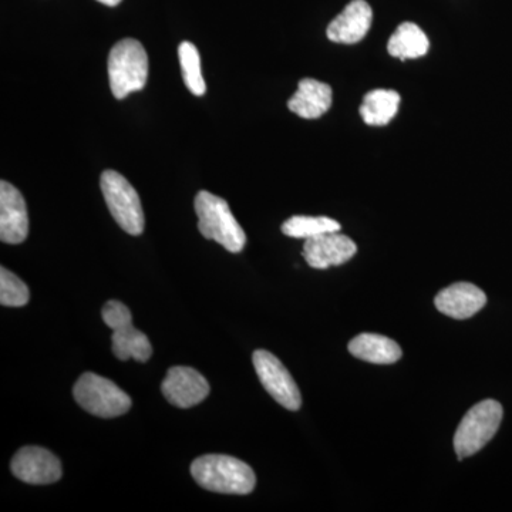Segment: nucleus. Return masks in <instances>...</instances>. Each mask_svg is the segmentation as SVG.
Here are the masks:
<instances>
[{
  "instance_id": "obj_1",
  "label": "nucleus",
  "mask_w": 512,
  "mask_h": 512,
  "mask_svg": "<svg viewBox=\"0 0 512 512\" xmlns=\"http://www.w3.org/2000/svg\"><path fill=\"white\" fill-rule=\"evenodd\" d=\"M191 474L200 487L212 493L245 495L256 484L254 470L244 461L224 454H208L191 464Z\"/></svg>"
},
{
  "instance_id": "obj_2",
  "label": "nucleus",
  "mask_w": 512,
  "mask_h": 512,
  "mask_svg": "<svg viewBox=\"0 0 512 512\" xmlns=\"http://www.w3.org/2000/svg\"><path fill=\"white\" fill-rule=\"evenodd\" d=\"M195 212L202 237L218 242L232 254H238L247 245V235L235 220L228 202L208 191L195 197Z\"/></svg>"
},
{
  "instance_id": "obj_3",
  "label": "nucleus",
  "mask_w": 512,
  "mask_h": 512,
  "mask_svg": "<svg viewBox=\"0 0 512 512\" xmlns=\"http://www.w3.org/2000/svg\"><path fill=\"white\" fill-rule=\"evenodd\" d=\"M109 80L111 92L119 100L146 87L148 56L146 49L136 39H124L113 46L109 55Z\"/></svg>"
},
{
  "instance_id": "obj_4",
  "label": "nucleus",
  "mask_w": 512,
  "mask_h": 512,
  "mask_svg": "<svg viewBox=\"0 0 512 512\" xmlns=\"http://www.w3.org/2000/svg\"><path fill=\"white\" fill-rule=\"evenodd\" d=\"M503 406L495 400H484L471 407L454 434V450L458 460L474 456L500 429Z\"/></svg>"
},
{
  "instance_id": "obj_5",
  "label": "nucleus",
  "mask_w": 512,
  "mask_h": 512,
  "mask_svg": "<svg viewBox=\"0 0 512 512\" xmlns=\"http://www.w3.org/2000/svg\"><path fill=\"white\" fill-rule=\"evenodd\" d=\"M73 396L86 412L101 419L123 416L131 409L130 396L96 373H84L74 384Z\"/></svg>"
},
{
  "instance_id": "obj_6",
  "label": "nucleus",
  "mask_w": 512,
  "mask_h": 512,
  "mask_svg": "<svg viewBox=\"0 0 512 512\" xmlns=\"http://www.w3.org/2000/svg\"><path fill=\"white\" fill-rule=\"evenodd\" d=\"M100 187L104 201L120 228L134 237L143 234L146 220L136 188L113 170L101 174Z\"/></svg>"
},
{
  "instance_id": "obj_7",
  "label": "nucleus",
  "mask_w": 512,
  "mask_h": 512,
  "mask_svg": "<svg viewBox=\"0 0 512 512\" xmlns=\"http://www.w3.org/2000/svg\"><path fill=\"white\" fill-rule=\"evenodd\" d=\"M104 323L111 330V345L114 356L119 360L134 359L140 363H146L153 355L150 340L143 332L133 326V316L130 309L119 301H109L104 305Z\"/></svg>"
},
{
  "instance_id": "obj_8",
  "label": "nucleus",
  "mask_w": 512,
  "mask_h": 512,
  "mask_svg": "<svg viewBox=\"0 0 512 512\" xmlns=\"http://www.w3.org/2000/svg\"><path fill=\"white\" fill-rule=\"evenodd\" d=\"M252 362L262 386L276 402L292 412L301 409L302 396L299 387L278 357L268 350H255Z\"/></svg>"
},
{
  "instance_id": "obj_9",
  "label": "nucleus",
  "mask_w": 512,
  "mask_h": 512,
  "mask_svg": "<svg viewBox=\"0 0 512 512\" xmlns=\"http://www.w3.org/2000/svg\"><path fill=\"white\" fill-rule=\"evenodd\" d=\"M13 476L32 485L53 484L62 478V464L55 454L42 447H23L10 463Z\"/></svg>"
},
{
  "instance_id": "obj_10",
  "label": "nucleus",
  "mask_w": 512,
  "mask_h": 512,
  "mask_svg": "<svg viewBox=\"0 0 512 512\" xmlns=\"http://www.w3.org/2000/svg\"><path fill=\"white\" fill-rule=\"evenodd\" d=\"M165 399L180 409L197 406L210 394L207 379L191 367H171L161 386Z\"/></svg>"
},
{
  "instance_id": "obj_11",
  "label": "nucleus",
  "mask_w": 512,
  "mask_h": 512,
  "mask_svg": "<svg viewBox=\"0 0 512 512\" xmlns=\"http://www.w3.org/2000/svg\"><path fill=\"white\" fill-rule=\"evenodd\" d=\"M29 235L25 198L8 181L0 183V239L5 244H22Z\"/></svg>"
},
{
  "instance_id": "obj_12",
  "label": "nucleus",
  "mask_w": 512,
  "mask_h": 512,
  "mask_svg": "<svg viewBox=\"0 0 512 512\" xmlns=\"http://www.w3.org/2000/svg\"><path fill=\"white\" fill-rule=\"evenodd\" d=\"M356 252L355 242L346 235L339 234V231L306 239L303 245V258L315 269H328L330 266L346 264Z\"/></svg>"
},
{
  "instance_id": "obj_13",
  "label": "nucleus",
  "mask_w": 512,
  "mask_h": 512,
  "mask_svg": "<svg viewBox=\"0 0 512 512\" xmlns=\"http://www.w3.org/2000/svg\"><path fill=\"white\" fill-rule=\"evenodd\" d=\"M373 10L366 0H352L328 26L330 42L355 45L365 39L372 28Z\"/></svg>"
},
{
  "instance_id": "obj_14",
  "label": "nucleus",
  "mask_w": 512,
  "mask_h": 512,
  "mask_svg": "<svg viewBox=\"0 0 512 512\" xmlns=\"http://www.w3.org/2000/svg\"><path fill=\"white\" fill-rule=\"evenodd\" d=\"M436 308L453 319H468L487 305V296L478 286L458 282L437 293Z\"/></svg>"
},
{
  "instance_id": "obj_15",
  "label": "nucleus",
  "mask_w": 512,
  "mask_h": 512,
  "mask_svg": "<svg viewBox=\"0 0 512 512\" xmlns=\"http://www.w3.org/2000/svg\"><path fill=\"white\" fill-rule=\"evenodd\" d=\"M332 100V87L329 84L315 79H303L296 93L289 99L288 109L302 119L315 120L328 113Z\"/></svg>"
},
{
  "instance_id": "obj_16",
  "label": "nucleus",
  "mask_w": 512,
  "mask_h": 512,
  "mask_svg": "<svg viewBox=\"0 0 512 512\" xmlns=\"http://www.w3.org/2000/svg\"><path fill=\"white\" fill-rule=\"evenodd\" d=\"M349 352L357 359L375 365H392L402 357V349L394 340L375 333H362L349 343Z\"/></svg>"
},
{
  "instance_id": "obj_17",
  "label": "nucleus",
  "mask_w": 512,
  "mask_h": 512,
  "mask_svg": "<svg viewBox=\"0 0 512 512\" xmlns=\"http://www.w3.org/2000/svg\"><path fill=\"white\" fill-rule=\"evenodd\" d=\"M430 49V40L423 32L412 22H404L387 43V52L396 59H419L427 55Z\"/></svg>"
},
{
  "instance_id": "obj_18",
  "label": "nucleus",
  "mask_w": 512,
  "mask_h": 512,
  "mask_svg": "<svg viewBox=\"0 0 512 512\" xmlns=\"http://www.w3.org/2000/svg\"><path fill=\"white\" fill-rule=\"evenodd\" d=\"M400 101V94L394 90H372L363 97L360 117L367 126H387L399 111Z\"/></svg>"
},
{
  "instance_id": "obj_19",
  "label": "nucleus",
  "mask_w": 512,
  "mask_h": 512,
  "mask_svg": "<svg viewBox=\"0 0 512 512\" xmlns=\"http://www.w3.org/2000/svg\"><path fill=\"white\" fill-rule=\"evenodd\" d=\"M340 224L338 221L332 220L328 217H305V215H296V217L289 218L288 221L282 225V232L286 237L311 239L319 237L328 232L340 231Z\"/></svg>"
},
{
  "instance_id": "obj_20",
  "label": "nucleus",
  "mask_w": 512,
  "mask_h": 512,
  "mask_svg": "<svg viewBox=\"0 0 512 512\" xmlns=\"http://www.w3.org/2000/svg\"><path fill=\"white\" fill-rule=\"evenodd\" d=\"M178 57H180L181 74L185 86L194 96H204L207 92V84L201 72V57L197 47L191 42H183L178 46Z\"/></svg>"
},
{
  "instance_id": "obj_21",
  "label": "nucleus",
  "mask_w": 512,
  "mask_h": 512,
  "mask_svg": "<svg viewBox=\"0 0 512 512\" xmlns=\"http://www.w3.org/2000/svg\"><path fill=\"white\" fill-rule=\"evenodd\" d=\"M28 285L6 268L0 269V303L9 308H20L29 302Z\"/></svg>"
},
{
  "instance_id": "obj_22",
  "label": "nucleus",
  "mask_w": 512,
  "mask_h": 512,
  "mask_svg": "<svg viewBox=\"0 0 512 512\" xmlns=\"http://www.w3.org/2000/svg\"><path fill=\"white\" fill-rule=\"evenodd\" d=\"M97 2L103 3V5L107 6H117L121 0H97Z\"/></svg>"
}]
</instances>
